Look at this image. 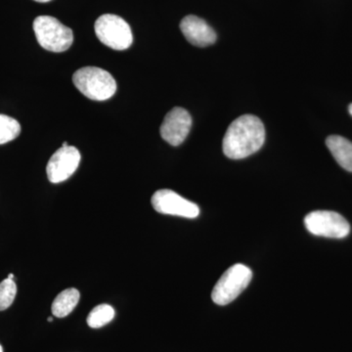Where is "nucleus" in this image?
Wrapping results in <instances>:
<instances>
[{
  "instance_id": "nucleus-1",
  "label": "nucleus",
  "mask_w": 352,
  "mask_h": 352,
  "mask_svg": "<svg viewBox=\"0 0 352 352\" xmlns=\"http://www.w3.org/2000/svg\"><path fill=\"white\" fill-rule=\"evenodd\" d=\"M264 141L265 129L261 119L254 115H244L229 126L222 148L229 159L241 160L258 152Z\"/></svg>"
},
{
  "instance_id": "nucleus-19",
  "label": "nucleus",
  "mask_w": 352,
  "mask_h": 352,
  "mask_svg": "<svg viewBox=\"0 0 352 352\" xmlns=\"http://www.w3.org/2000/svg\"><path fill=\"white\" fill-rule=\"evenodd\" d=\"M53 321V317H50V318H48V322H52Z\"/></svg>"
},
{
  "instance_id": "nucleus-6",
  "label": "nucleus",
  "mask_w": 352,
  "mask_h": 352,
  "mask_svg": "<svg viewBox=\"0 0 352 352\" xmlns=\"http://www.w3.org/2000/svg\"><path fill=\"white\" fill-rule=\"evenodd\" d=\"M308 232L321 237L342 239L351 232V226L340 214L330 210H315L305 219Z\"/></svg>"
},
{
  "instance_id": "nucleus-7",
  "label": "nucleus",
  "mask_w": 352,
  "mask_h": 352,
  "mask_svg": "<svg viewBox=\"0 0 352 352\" xmlns=\"http://www.w3.org/2000/svg\"><path fill=\"white\" fill-rule=\"evenodd\" d=\"M151 201L153 208L160 214L186 219H196L200 214V208L195 203L186 200L173 190H159L153 195Z\"/></svg>"
},
{
  "instance_id": "nucleus-2",
  "label": "nucleus",
  "mask_w": 352,
  "mask_h": 352,
  "mask_svg": "<svg viewBox=\"0 0 352 352\" xmlns=\"http://www.w3.org/2000/svg\"><path fill=\"white\" fill-rule=\"evenodd\" d=\"M75 87L87 98L94 101H105L117 91L115 78L105 69L96 67H85L73 76Z\"/></svg>"
},
{
  "instance_id": "nucleus-9",
  "label": "nucleus",
  "mask_w": 352,
  "mask_h": 352,
  "mask_svg": "<svg viewBox=\"0 0 352 352\" xmlns=\"http://www.w3.org/2000/svg\"><path fill=\"white\" fill-rule=\"evenodd\" d=\"M192 126V118L188 111L173 108L164 118L161 126V136L171 146H179L188 136Z\"/></svg>"
},
{
  "instance_id": "nucleus-12",
  "label": "nucleus",
  "mask_w": 352,
  "mask_h": 352,
  "mask_svg": "<svg viewBox=\"0 0 352 352\" xmlns=\"http://www.w3.org/2000/svg\"><path fill=\"white\" fill-rule=\"evenodd\" d=\"M80 292L69 288L60 293L52 303V314L58 318H64L72 314L80 302Z\"/></svg>"
},
{
  "instance_id": "nucleus-10",
  "label": "nucleus",
  "mask_w": 352,
  "mask_h": 352,
  "mask_svg": "<svg viewBox=\"0 0 352 352\" xmlns=\"http://www.w3.org/2000/svg\"><path fill=\"white\" fill-rule=\"evenodd\" d=\"M180 30L185 38L198 47H207L217 41V34L214 29L205 20L195 15L183 18L180 23Z\"/></svg>"
},
{
  "instance_id": "nucleus-5",
  "label": "nucleus",
  "mask_w": 352,
  "mask_h": 352,
  "mask_svg": "<svg viewBox=\"0 0 352 352\" xmlns=\"http://www.w3.org/2000/svg\"><path fill=\"white\" fill-rule=\"evenodd\" d=\"M94 30L99 41L112 50H126L133 43L131 25L120 16H100L95 22Z\"/></svg>"
},
{
  "instance_id": "nucleus-3",
  "label": "nucleus",
  "mask_w": 352,
  "mask_h": 352,
  "mask_svg": "<svg viewBox=\"0 0 352 352\" xmlns=\"http://www.w3.org/2000/svg\"><path fill=\"white\" fill-rule=\"evenodd\" d=\"M34 31L39 45L51 52H64L74 43L73 31L51 16L36 18L34 21Z\"/></svg>"
},
{
  "instance_id": "nucleus-14",
  "label": "nucleus",
  "mask_w": 352,
  "mask_h": 352,
  "mask_svg": "<svg viewBox=\"0 0 352 352\" xmlns=\"http://www.w3.org/2000/svg\"><path fill=\"white\" fill-rule=\"evenodd\" d=\"M19 122L6 115H0V145L10 142L20 135Z\"/></svg>"
},
{
  "instance_id": "nucleus-8",
  "label": "nucleus",
  "mask_w": 352,
  "mask_h": 352,
  "mask_svg": "<svg viewBox=\"0 0 352 352\" xmlns=\"http://www.w3.org/2000/svg\"><path fill=\"white\" fill-rule=\"evenodd\" d=\"M80 153L74 146H62L50 157L46 173L50 182L60 183L68 179L78 170Z\"/></svg>"
},
{
  "instance_id": "nucleus-16",
  "label": "nucleus",
  "mask_w": 352,
  "mask_h": 352,
  "mask_svg": "<svg viewBox=\"0 0 352 352\" xmlns=\"http://www.w3.org/2000/svg\"><path fill=\"white\" fill-rule=\"evenodd\" d=\"M36 2H41V3H45V2H50L51 0H34Z\"/></svg>"
},
{
  "instance_id": "nucleus-4",
  "label": "nucleus",
  "mask_w": 352,
  "mask_h": 352,
  "mask_svg": "<svg viewBox=\"0 0 352 352\" xmlns=\"http://www.w3.org/2000/svg\"><path fill=\"white\" fill-rule=\"evenodd\" d=\"M252 278V270L244 264H234L227 270L212 289V298L219 305L232 302L249 284Z\"/></svg>"
},
{
  "instance_id": "nucleus-20",
  "label": "nucleus",
  "mask_w": 352,
  "mask_h": 352,
  "mask_svg": "<svg viewBox=\"0 0 352 352\" xmlns=\"http://www.w3.org/2000/svg\"><path fill=\"white\" fill-rule=\"evenodd\" d=\"M67 146H68V143L64 142L63 143V147H67Z\"/></svg>"
},
{
  "instance_id": "nucleus-11",
  "label": "nucleus",
  "mask_w": 352,
  "mask_h": 352,
  "mask_svg": "<svg viewBox=\"0 0 352 352\" xmlns=\"http://www.w3.org/2000/svg\"><path fill=\"white\" fill-rule=\"evenodd\" d=\"M326 145L337 163L352 173V142L342 136L331 135L326 140Z\"/></svg>"
},
{
  "instance_id": "nucleus-17",
  "label": "nucleus",
  "mask_w": 352,
  "mask_h": 352,
  "mask_svg": "<svg viewBox=\"0 0 352 352\" xmlns=\"http://www.w3.org/2000/svg\"><path fill=\"white\" fill-rule=\"evenodd\" d=\"M8 279H12L14 280V274H12V273H10V274L8 275Z\"/></svg>"
},
{
  "instance_id": "nucleus-15",
  "label": "nucleus",
  "mask_w": 352,
  "mask_h": 352,
  "mask_svg": "<svg viewBox=\"0 0 352 352\" xmlns=\"http://www.w3.org/2000/svg\"><path fill=\"white\" fill-rule=\"evenodd\" d=\"M17 294V286L12 279L6 280L0 283V311L7 309L12 305Z\"/></svg>"
},
{
  "instance_id": "nucleus-21",
  "label": "nucleus",
  "mask_w": 352,
  "mask_h": 352,
  "mask_svg": "<svg viewBox=\"0 0 352 352\" xmlns=\"http://www.w3.org/2000/svg\"><path fill=\"white\" fill-rule=\"evenodd\" d=\"M0 352H3V349H2L1 344H0Z\"/></svg>"
},
{
  "instance_id": "nucleus-13",
  "label": "nucleus",
  "mask_w": 352,
  "mask_h": 352,
  "mask_svg": "<svg viewBox=\"0 0 352 352\" xmlns=\"http://www.w3.org/2000/svg\"><path fill=\"white\" fill-rule=\"evenodd\" d=\"M115 309L109 305H99L91 310L87 317V324L90 328L104 327L113 320Z\"/></svg>"
},
{
  "instance_id": "nucleus-18",
  "label": "nucleus",
  "mask_w": 352,
  "mask_h": 352,
  "mask_svg": "<svg viewBox=\"0 0 352 352\" xmlns=\"http://www.w3.org/2000/svg\"><path fill=\"white\" fill-rule=\"evenodd\" d=\"M349 113H351V115L352 116V103L351 104V105H349Z\"/></svg>"
}]
</instances>
